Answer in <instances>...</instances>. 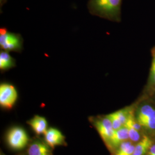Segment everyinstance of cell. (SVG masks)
Returning <instances> with one entry per match:
<instances>
[{
    "mask_svg": "<svg viewBox=\"0 0 155 155\" xmlns=\"http://www.w3.org/2000/svg\"><path fill=\"white\" fill-rule=\"evenodd\" d=\"M122 0H90L89 12L95 16L118 21Z\"/></svg>",
    "mask_w": 155,
    "mask_h": 155,
    "instance_id": "1",
    "label": "cell"
},
{
    "mask_svg": "<svg viewBox=\"0 0 155 155\" xmlns=\"http://www.w3.org/2000/svg\"><path fill=\"white\" fill-rule=\"evenodd\" d=\"M8 147L13 150H21L28 145L29 139L25 129L20 127H14L9 129L6 136Z\"/></svg>",
    "mask_w": 155,
    "mask_h": 155,
    "instance_id": "2",
    "label": "cell"
},
{
    "mask_svg": "<svg viewBox=\"0 0 155 155\" xmlns=\"http://www.w3.org/2000/svg\"><path fill=\"white\" fill-rule=\"evenodd\" d=\"M0 46L6 51L20 52L22 49V40L20 35L8 32L6 29L0 30Z\"/></svg>",
    "mask_w": 155,
    "mask_h": 155,
    "instance_id": "3",
    "label": "cell"
},
{
    "mask_svg": "<svg viewBox=\"0 0 155 155\" xmlns=\"http://www.w3.org/2000/svg\"><path fill=\"white\" fill-rule=\"evenodd\" d=\"M89 120L96 128L106 145L108 146L115 132L110 119L106 116L102 117H90Z\"/></svg>",
    "mask_w": 155,
    "mask_h": 155,
    "instance_id": "4",
    "label": "cell"
},
{
    "mask_svg": "<svg viewBox=\"0 0 155 155\" xmlns=\"http://www.w3.org/2000/svg\"><path fill=\"white\" fill-rule=\"evenodd\" d=\"M17 99L15 87L11 84L4 83L0 86V105L5 109H11Z\"/></svg>",
    "mask_w": 155,
    "mask_h": 155,
    "instance_id": "5",
    "label": "cell"
},
{
    "mask_svg": "<svg viewBox=\"0 0 155 155\" xmlns=\"http://www.w3.org/2000/svg\"><path fill=\"white\" fill-rule=\"evenodd\" d=\"M44 134L45 142L52 150L57 146L67 145L64 136L56 128H48Z\"/></svg>",
    "mask_w": 155,
    "mask_h": 155,
    "instance_id": "6",
    "label": "cell"
},
{
    "mask_svg": "<svg viewBox=\"0 0 155 155\" xmlns=\"http://www.w3.org/2000/svg\"><path fill=\"white\" fill-rule=\"evenodd\" d=\"M51 150L45 141L35 139L29 145L27 155H53Z\"/></svg>",
    "mask_w": 155,
    "mask_h": 155,
    "instance_id": "7",
    "label": "cell"
},
{
    "mask_svg": "<svg viewBox=\"0 0 155 155\" xmlns=\"http://www.w3.org/2000/svg\"><path fill=\"white\" fill-rule=\"evenodd\" d=\"M128 139H129L128 129L127 127L124 125L119 129L115 130L114 135L107 147L109 150L117 149L122 142L127 141Z\"/></svg>",
    "mask_w": 155,
    "mask_h": 155,
    "instance_id": "8",
    "label": "cell"
},
{
    "mask_svg": "<svg viewBox=\"0 0 155 155\" xmlns=\"http://www.w3.org/2000/svg\"><path fill=\"white\" fill-rule=\"evenodd\" d=\"M27 124L38 135L45 134L48 129V123L44 117L36 115L29 120Z\"/></svg>",
    "mask_w": 155,
    "mask_h": 155,
    "instance_id": "9",
    "label": "cell"
},
{
    "mask_svg": "<svg viewBox=\"0 0 155 155\" xmlns=\"http://www.w3.org/2000/svg\"><path fill=\"white\" fill-rule=\"evenodd\" d=\"M152 145V141L149 137L144 136L138 144L135 145V148L132 155H145L147 153L150 147Z\"/></svg>",
    "mask_w": 155,
    "mask_h": 155,
    "instance_id": "10",
    "label": "cell"
},
{
    "mask_svg": "<svg viewBox=\"0 0 155 155\" xmlns=\"http://www.w3.org/2000/svg\"><path fill=\"white\" fill-rule=\"evenodd\" d=\"M15 65L16 61L8 51H3L0 52V69L1 71L9 70Z\"/></svg>",
    "mask_w": 155,
    "mask_h": 155,
    "instance_id": "11",
    "label": "cell"
},
{
    "mask_svg": "<svg viewBox=\"0 0 155 155\" xmlns=\"http://www.w3.org/2000/svg\"><path fill=\"white\" fill-rule=\"evenodd\" d=\"M150 118H155V109L152 106L145 105L139 109L137 116V120L138 121Z\"/></svg>",
    "mask_w": 155,
    "mask_h": 155,
    "instance_id": "12",
    "label": "cell"
},
{
    "mask_svg": "<svg viewBox=\"0 0 155 155\" xmlns=\"http://www.w3.org/2000/svg\"><path fill=\"white\" fill-rule=\"evenodd\" d=\"M135 146L130 141H125L117 148L115 155H132Z\"/></svg>",
    "mask_w": 155,
    "mask_h": 155,
    "instance_id": "13",
    "label": "cell"
},
{
    "mask_svg": "<svg viewBox=\"0 0 155 155\" xmlns=\"http://www.w3.org/2000/svg\"><path fill=\"white\" fill-rule=\"evenodd\" d=\"M133 112V109L132 107H127L114 112V113L124 126L127 122L129 117Z\"/></svg>",
    "mask_w": 155,
    "mask_h": 155,
    "instance_id": "14",
    "label": "cell"
},
{
    "mask_svg": "<svg viewBox=\"0 0 155 155\" xmlns=\"http://www.w3.org/2000/svg\"><path fill=\"white\" fill-rule=\"evenodd\" d=\"M107 117L110 119L114 130H117L124 126L114 113L107 115Z\"/></svg>",
    "mask_w": 155,
    "mask_h": 155,
    "instance_id": "15",
    "label": "cell"
},
{
    "mask_svg": "<svg viewBox=\"0 0 155 155\" xmlns=\"http://www.w3.org/2000/svg\"><path fill=\"white\" fill-rule=\"evenodd\" d=\"M138 122L142 127H146L147 129L150 130L155 129V118H150Z\"/></svg>",
    "mask_w": 155,
    "mask_h": 155,
    "instance_id": "16",
    "label": "cell"
},
{
    "mask_svg": "<svg viewBox=\"0 0 155 155\" xmlns=\"http://www.w3.org/2000/svg\"><path fill=\"white\" fill-rule=\"evenodd\" d=\"M126 127H127V129H128L129 139L133 141H138L140 139V135L139 133V131L131 127H128V126H126Z\"/></svg>",
    "mask_w": 155,
    "mask_h": 155,
    "instance_id": "17",
    "label": "cell"
},
{
    "mask_svg": "<svg viewBox=\"0 0 155 155\" xmlns=\"http://www.w3.org/2000/svg\"><path fill=\"white\" fill-rule=\"evenodd\" d=\"M152 55L153 59L150 69V80L153 83L155 84V49H153Z\"/></svg>",
    "mask_w": 155,
    "mask_h": 155,
    "instance_id": "18",
    "label": "cell"
},
{
    "mask_svg": "<svg viewBox=\"0 0 155 155\" xmlns=\"http://www.w3.org/2000/svg\"><path fill=\"white\" fill-rule=\"evenodd\" d=\"M0 155H6L5 154V153H4V152H2V150H1V152H0Z\"/></svg>",
    "mask_w": 155,
    "mask_h": 155,
    "instance_id": "19",
    "label": "cell"
},
{
    "mask_svg": "<svg viewBox=\"0 0 155 155\" xmlns=\"http://www.w3.org/2000/svg\"><path fill=\"white\" fill-rule=\"evenodd\" d=\"M2 1H3V0H1V2H2Z\"/></svg>",
    "mask_w": 155,
    "mask_h": 155,
    "instance_id": "20",
    "label": "cell"
},
{
    "mask_svg": "<svg viewBox=\"0 0 155 155\" xmlns=\"http://www.w3.org/2000/svg\"></svg>",
    "mask_w": 155,
    "mask_h": 155,
    "instance_id": "21",
    "label": "cell"
}]
</instances>
